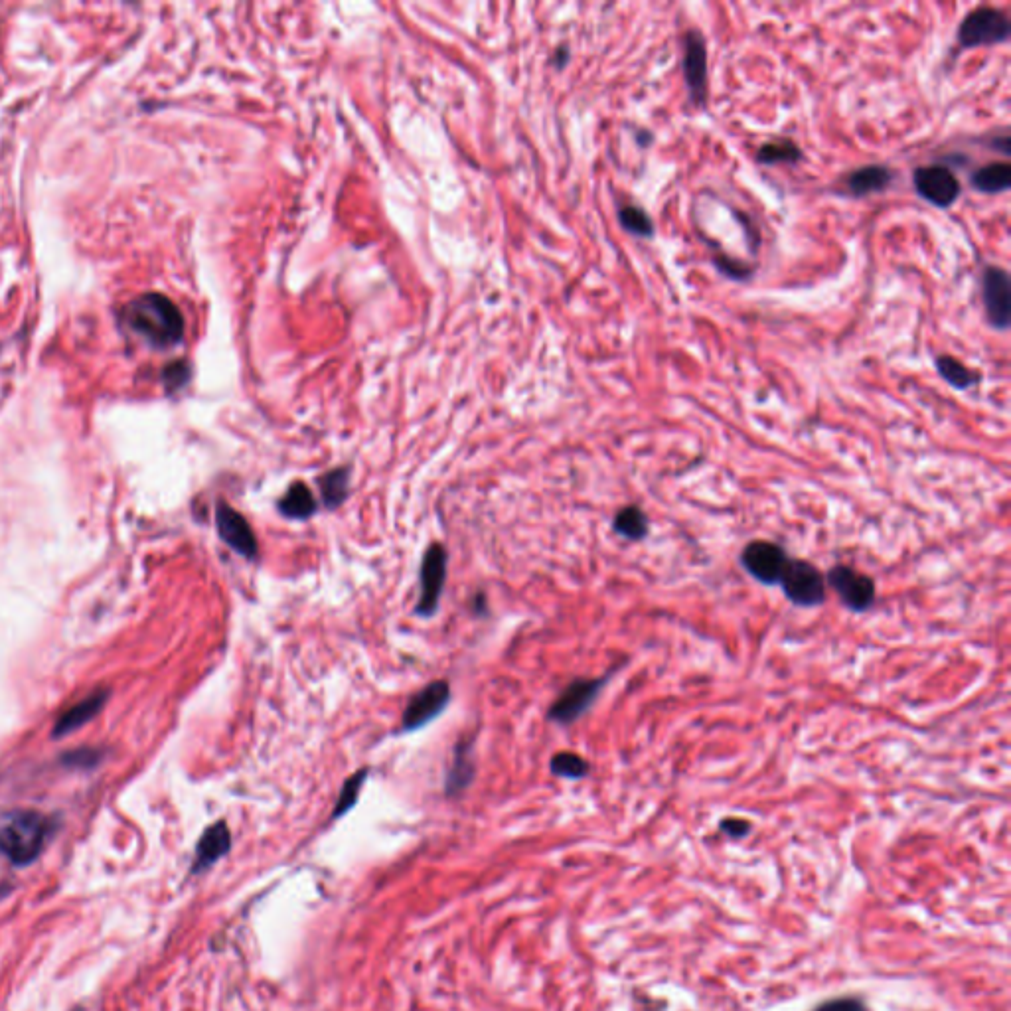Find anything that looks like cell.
Here are the masks:
<instances>
[{"label": "cell", "instance_id": "9a60e30c", "mask_svg": "<svg viewBox=\"0 0 1011 1011\" xmlns=\"http://www.w3.org/2000/svg\"><path fill=\"white\" fill-rule=\"evenodd\" d=\"M895 172L885 164H867L846 176V190L854 198L881 194L893 184Z\"/></svg>", "mask_w": 1011, "mask_h": 1011}, {"label": "cell", "instance_id": "83f0119b", "mask_svg": "<svg viewBox=\"0 0 1011 1011\" xmlns=\"http://www.w3.org/2000/svg\"><path fill=\"white\" fill-rule=\"evenodd\" d=\"M816 1011H869L867 1006L857 998H840L822 1004Z\"/></svg>", "mask_w": 1011, "mask_h": 1011}, {"label": "cell", "instance_id": "9c48e42d", "mask_svg": "<svg viewBox=\"0 0 1011 1011\" xmlns=\"http://www.w3.org/2000/svg\"><path fill=\"white\" fill-rule=\"evenodd\" d=\"M451 701V686L445 680L431 682L427 688L417 692L401 715V731L411 733L427 723H431L435 717H439L445 707Z\"/></svg>", "mask_w": 1011, "mask_h": 1011}, {"label": "cell", "instance_id": "44dd1931", "mask_svg": "<svg viewBox=\"0 0 1011 1011\" xmlns=\"http://www.w3.org/2000/svg\"><path fill=\"white\" fill-rule=\"evenodd\" d=\"M934 366H936V372L938 376L950 386V388L958 389V391H964V389L974 388L980 384V374H976L974 370H970L968 366H964L960 360H956L954 356H938L934 360Z\"/></svg>", "mask_w": 1011, "mask_h": 1011}, {"label": "cell", "instance_id": "2e32d148", "mask_svg": "<svg viewBox=\"0 0 1011 1011\" xmlns=\"http://www.w3.org/2000/svg\"><path fill=\"white\" fill-rule=\"evenodd\" d=\"M474 773L476 769L472 759V739H463L453 751V761L445 778V794L447 796L463 794L470 786Z\"/></svg>", "mask_w": 1011, "mask_h": 1011}, {"label": "cell", "instance_id": "277c9868", "mask_svg": "<svg viewBox=\"0 0 1011 1011\" xmlns=\"http://www.w3.org/2000/svg\"><path fill=\"white\" fill-rule=\"evenodd\" d=\"M780 585L788 601L798 607H818L826 599L824 577L810 561L788 559Z\"/></svg>", "mask_w": 1011, "mask_h": 1011}, {"label": "cell", "instance_id": "8fae6325", "mask_svg": "<svg viewBox=\"0 0 1011 1011\" xmlns=\"http://www.w3.org/2000/svg\"><path fill=\"white\" fill-rule=\"evenodd\" d=\"M216 526L222 542L234 549L245 559L255 561L259 557V542L251 524L226 502L216 506Z\"/></svg>", "mask_w": 1011, "mask_h": 1011}, {"label": "cell", "instance_id": "7c38bea8", "mask_svg": "<svg viewBox=\"0 0 1011 1011\" xmlns=\"http://www.w3.org/2000/svg\"><path fill=\"white\" fill-rule=\"evenodd\" d=\"M741 563L751 577L763 585H777L788 563V555L773 542H751L741 553Z\"/></svg>", "mask_w": 1011, "mask_h": 1011}, {"label": "cell", "instance_id": "7402d4cb", "mask_svg": "<svg viewBox=\"0 0 1011 1011\" xmlns=\"http://www.w3.org/2000/svg\"><path fill=\"white\" fill-rule=\"evenodd\" d=\"M613 528L624 540L638 542L644 540L648 534V518L638 506H626L615 516Z\"/></svg>", "mask_w": 1011, "mask_h": 1011}, {"label": "cell", "instance_id": "f546056e", "mask_svg": "<svg viewBox=\"0 0 1011 1011\" xmlns=\"http://www.w3.org/2000/svg\"><path fill=\"white\" fill-rule=\"evenodd\" d=\"M990 147H992V149H998V151H1000V153H1002V155L1004 156H1010L1011 155L1010 135H1008V133H1004L1002 137H996V139L992 141V145H990Z\"/></svg>", "mask_w": 1011, "mask_h": 1011}, {"label": "cell", "instance_id": "d6986e66", "mask_svg": "<svg viewBox=\"0 0 1011 1011\" xmlns=\"http://www.w3.org/2000/svg\"><path fill=\"white\" fill-rule=\"evenodd\" d=\"M970 184L982 194H1004L1011 186V166L1008 162H990L972 172Z\"/></svg>", "mask_w": 1011, "mask_h": 1011}, {"label": "cell", "instance_id": "30bf717a", "mask_svg": "<svg viewBox=\"0 0 1011 1011\" xmlns=\"http://www.w3.org/2000/svg\"><path fill=\"white\" fill-rule=\"evenodd\" d=\"M605 682H607V678L571 682L551 705L547 717L559 725L575 723L593 705V701L597 700Z\"/></svg>", "mask_w": 1011, "mask_h": 1011}, {"label": "cell", "instance_id": "484cf974", "mask_svg": "<svg viewBox=\"0 0 1011 1011\" xmlns=\"http://www.w3.org/2000/svg\"><path fill=\"white\" fill-rule=\"evenodd\" d=\"M551 773L557 775V777L577 780V778H583L589 773V765L577 753L563 751V753L553 755V759H551Z\"/></svg>", "mask_w": 1011, "mask_h": 1011}, {"label": "cell", "instance_id": "5b68a950", "mask_svg": "<svg viewBox=\"0 0 1011 1011\" xmlns=\"http://www.w3.org/2000/svg\"><path fill=\"white\" fill-rule=\"evenodd\" d=\"M447 559H449L447 549L441 544L429 545V549L423 555L419 571L421 591L417 601L419 617H433L439 609V601L447 581Z\"/></svg>", "mask_w": 1011, "mask_h": 1011}, {"label": "cell", "instance_id": "4dcf8cb0", "mask_svg": "<svg viewBox=\"0 0 1011 1011\" xmlns=\"http://www.w3.org/2000/svg\"><path fill=\"white\" fill-rule=\"evenodd\" d=\"M636 141H638V145H640L642 149H646V147H650V145H652V143H650V141H652V133H650L648 129H640V131H636Z\"/></svg>", "mask_w": 1011, "mask_h": 1011}, {"label": "cell", "instance_id": "ac0fdd59", "mask_svg": "<svg viewBox=\"0 0 1011 1011\" xmlns=\"http://www.w3.org/2000/svg\"><path fill=\"white\" fill-rule=\"evenodd\" d=\"M277 508H279V512L285 518H291V520H309V518H312L316 514L318 502H316L311 488L305 482H295L283 494V498L279 500Z\"/></svg>", "mask_w": 1011, "mask_h": 1011}, {"label": "cell", "instance_id": "f1b7e54d", "mask_svg": "<svg viewBox=\"0 0 1011 1011\" xmlns=\"http://www.w3.org/2000/svg\"><path fill=\"white\" fill-rule=\"evenodd\" d=\"M719 828L725 834H729L731 838H743V836H747L751 832V824L747 820H743V818H725V820H721Z\"/></svg>", "mask_w": 1011, "mask_h": 1011}, {"label": "cell", "instance_id": "4fadbf2b", "mask_svg": "<svg viewBox=\"0 0 1011 1011\" xmlns=\"http://www.w3.org/2000/svg\"><path fill=\"white\" fill-rule=\"evenodd\" d=\"M828 581L840 595L844 605L856 613L867 611L875 601V583L871 577L848 565H836L828 573Z\"/></svg>", "mask_w": 1011, "mask_h": 1011}, {"label": "cell", "instance_id": "6da1fadb", "mask_svg": "<svg viewBox=\"0 0 1011 1011\" xmlns=\"http://www.w3.org/2000/svg\"><path fill=\"white\" fill-rule=\"evenodd\" d=\"M125 320L155 348H170L184 336V318L164 295L149 293L131 301L125 307Z\"/></svg>", "mask_w": 1011, "mask_h": 1011}, {"label": "cell", "instance_id": "3957f363", "mask_svg": "<svg viewBox=\"0 0 1011 1011\" xmlns=\"http://www.w3.org/2000/svg\"><path fill=\"white\" fill-rule=\"evenodd\" d=\"M1011 36L1010 16L994 6H978L958 24L956 40L962 50L1006 44Z\"/></svg>", "mask_w": 1011, "mask_h": 1011}, {"label": "cell", "instance_id": "52a82bcc", "mask_svg": "<svg viewBox=\"0 0 1011 1011\" xmlns=\"http://www.w3.org/2000/svg\"><path fill=\"white\" fill-rule=\"evenodd\" d=\"M682 72L684 81L690 93V99L696 107L707 105V79H709V68H707V44L705 38L698 28H690L684 34V58H682Z\"/></svg>", "mask_w": 1011, "mask_h": 1011}, {"label": "cell", "instance_id": "7a4b0ae2", "mask_svg": "<svg viewBox=\"0 0 1011 1011\" xmlns=\"http://www.w3.org/2000/svg\"><path fill=\"white\" fill-rule=\"evenodd\" d=\"M50 822L40 812H14L0 826V852L16 865H28L42 854Z\"/></svg>", "mask_w": 1011, "mask_h": 1011}, {"label": "cell", "instance_id": "5bb4252c", "mask_svg": "<svg viewBox=\"0 0 1011 1011\" xmlns=\"http://www.w3.org/2000/svg\"><path fill=\"white\" fill-rule=\"evenodd\" d=\"M232 848V834H230V828L226 822H216L212 824L200 838L198 846H196V857H194V865H192V871L194 873H202L206 869H210L214 863H218L222 857L226 856Z\"/></svg>", "mask_w": 1011, "mask_h": 1011}, {"label": "cell", "instance_id": "8992f818", "mask_svg": "<svg viewBox=\"0 0 1011 1011\" xmlns=\"http://www.w3.org/2000/svg\"><path fill=\"white\" fill-rule=\"evenodd\" d=\"M913 186L915 192L933 204L934 208H950L962 194L960 180L956 174L944 166V164H931V166H921L913 172Z\"/></svg>", "mask_w": 1011, "mask_h": 1011}, {"label": "cell", "instance_id": "d4e9b609", "mask_svg": "<svg viewBox=\"0 0 1011 1011\" xmlns=\"http://www.w3.org/2000/svg\"><path fill=\"white\" fill-rule=\"evenodd\" d=\"M366 778H368V769H360L358 773H354L352 777L344 782V786L340 788L338 800L334 804V810H332V818L334 820L340 818V816H344L348 810H352L356 806Z\"/></svg>", "mask_w": 1011, "mask_h": 1011}, {"label": "cell", "instance_id": "ba28073f", "mask_svg": "<svg viewBox=\"0 0 1011 1011\" xmlns=\"http://www.w3.org/2000/svg\"><path fill=\"white\" fill-rule=\"evenodd\" d=\"M982 299L990 326L1006 332L1011 324V279L1006 269L996 265L986 267L982 275Z\"/></svg>", "mask_w": 1011, "mask_h": 1011}, {"label": "cell", "instance_id": "ffe728a7", "mask_svg": "<svg viewBox=\"0 0 1011 1011\" xmlns=\"http://www.w3.org/2000/svg\"><path fill=\"white\" fill-rule=\"evenodd\" d=\"M350 468L340 467L320 478V498L328 510L340 508L350 494Z\"/></svg>", "mask_w": 1011, "mask_h": 1011}, {"label": "cell", "instance_id": "e0dca14e", "mask_svg": "<svg viewBox=\"0 0 1011 1011\" xmlns=\"http://www.w3.org/2000/svg\"><path fill=\"white\" fill-rule=\"evenodd\" d=\"M107 700V692H95L91 696H87L85 700L78 701L74 707H70L56 723L54 727V737H62V735H68L72 731H76L79 727H83L87 721H91L103 707V703Z\"/></svg>", "mask_w": 1011, "mask_h": 1011}, {"label": "cell", "instance_id": "4316f807", "mask_svg": "<svg viewBox=\"0 0 1011 1011\" xmlns=\"http://www.w3.org/2000/svg\"><path fill=\"white\" fill-rule=\"evenodd\" d=\"M713 265L717 267V271L721 275H725L731 281H739V283L749 281L755 275V267L753 265H747V263H743L739 259H731L727 255L713 257Z\"/></svg>", "mask_w": 1011, "mask_h": 1011}, {"label": "cell", "instance_id": "cb8c5ba5", "mask_svg": "<svg viewBox=\"0 0 1011 1011\" xmlns=\"http://www.w3.org/2000/svg\"><path fill=\"white\" fill-rule=\"evenodd\" d=\"M619 224L626 234L636 235L640 239H652L656 234L652 218L640 206H623L619 210Z\"/></svg>", "mask_w": 1011, "mask_h": 1011}, {"label": "cell", "instance_id": "603a6c76", "mask_svg": "<svg viewBox=\"0 0 1011 1011\" xmlns=\"http://www.w3.org/2000/svg\"><path fill=\"white\" fill-rule=\"evenodd\" d=\"M802 160V149L790 141V139H777L765 143L757 151V162L765 166H777V164H796Z\"/></svg>", "mask_w": 1011, "mask_h": 1011}]
</instances>
